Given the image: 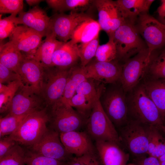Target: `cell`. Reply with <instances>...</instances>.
Wrapping results in <instances>:
<instances>
[{"label":"cell","mask_w":165,"mask_h":165,"mask_svg":"<svg viewBox=\"0 0 165 165\" xmlns=\"http://www.w3.org/2000/svg\"><path fill=\"white\" fill-rule=\"evenodd\" d=\"M127 95L128 119L155 126L162 131L164 119L140 83Z\"/></svg>","instance_id":"obj_1"},{"label":"cell","mask_w":165,"mask_h":165,"mask_svg":"<svg viewBox=\"0 0 165 165\" xmlns=\"http://www.w3.org/2000/svg\"><path fill=\"white\" fill-rule=\"evenodd\" d=\"M50 115L48 107L27 115L15 131L9 135L21 145L27 148L36 143L48 128Z\"/></svg>","instance_id":"obj_2"},{"label":"cell","mask_w":165,"mask_h":165,"mask_svg":"<svg viewBox=\"0 0 165 165\" xmlns=\"http://www.w3.org/2000/svg\"><path fill=\"white\" fill-rule=\"evenodd\" d=\"M104 87L100 91L93 104L90 115L86 123L87 133L96 141H111L119 145V134L101 106L100 98Z\"/></svg>","instance_id":"obj_3"},{"label":"cell","mask_w":165,"mask_h":165,"mask_svg":"<svg viewBox=\"0 0 165 165\" xmlns=\"http://www.w3.org/2000/svg\"><path fill=\"white\" fill-rule=\"evenodd\" d=\"M152 126L128 119L120 128V142L133 155L139 156L147 154Z\"/></svg>","instance_id":"obj_4"},{"label":"cell","mask_w":165,"mask_h":165,"mask_svg":"<svg viewBox=\"0 0 165 165\" xmlns=\"http://www.w3.org/2000/svg\"><path fill=\"white\" fill-rule=\"evenodd\" d=\"M139 35L134 24L128 22L123 23L114 31L111 36L116 46L117 58L125 62L147 48H145Z\"/></svg>","instance_id":"obj_5"},{"label":"cell","mask_w":165,"mask_h":165,"mask_svg":"<svg viewBox=\"0 0 165 165\" xmlns=\"http://www.w3.org/2000/svg\"><path fill=\"white\" fill-rule=\"evenodd\" d=\"M48 109L49 127L59 134L78 131L86 124V118L68 104L58 102Z\"/></svg>","instance_id":"obj_6"},{"label":"cell","mask_w":165,"mask_h":165,"mask_svg":"<svg viewBox=\"0 0 165 165\" xmlns=\"http://www.w3.org/2000/svg\"><path fill=\"white\" fill-rule=\"evenodd\" d=\"M152 56L147 48L126 61L122 65L119 82L126 93L137 86L145 77Z\"/></svg>","instance_id":"obj_7"},{"label":"cell","mask_w":165,"mask_h":165,"mask_svg":"<svg viewBox=\"0 0 165 165\" xmlns=\"http://www.w3.org/2000/svg\"><path fill=\"white\" fill-rule=\"evenodd\" d=\"M104 92L102 100L100 99L102 108L114 126L121 128L128 120L127 93L121 84Z\"/></svg>","instance_id":"obj_8"},{"label":"cell","mask_w":165,"mask_h":165,"mask_svg":"<svg viewBox=\"0 0 165 165\" xmlns=\"http://www.w3.org/2000/svg\"><path fill=\"white\" fill-rule=\"evenodd\" d=\"M70 69H62L55 67L45 68L41 96L48 108L56 104L62 97Z\"/></svg>","instance_id":"obj_9"},{"label":"cell","mask_w":165,"mask_h":165,"mask_svg":"<svg viewBox=\"0 0 165 165\" xmlns=\"http://www.w3.org/2000/svg\"><path fill=\"white\" fill-rule=\"evenodd\" d=\"M135 26L144 39L149 53L165 45V24L147 13L140 14Z\"/></svg>","instance_id":"obj_10"},{"label":"cell","mask_w":165,"mask_h":165,"mask_svg":"<svg viewBox=\"0 0 165 165\" xmlns=\"http://www.w3.org/2000/svg\"><path fill=\"white\" fill-rule=\"evenodd\" d=\"M27 148L39 155L62 161L73 158L61 142L59 134L49 127L36 143Z\"/></svg>","instance_id":"obj_11"},{"label":"cell","mask_w":165,"mask_h":165,"mask_svg":"<svg viewBox=\"0 0 165 165\" xmlns=\"http://www.w3.org/2000/svg\"><path fill=\"white\" fill-rule=\"evenodd\" d=\"M91 18L83 12H71L69 14L56 13L50 18V31L58 40L67 42L71 39L76 29L82 23Z\"/></svg>","instance_id":"obj_12"},{"label":"cell","mask_w":165,"mask_h":165,"mask_svg":"<svg viewBox=\"0 0 165 165\" xmlns=\"http://www.w3.org/2000/svg\"><path fill=\"white\" fill-rule=\"evenodd\" d=\"M23 56L17 73L20 77L21 86L41 96L45 68L35 60Z\"/></svg>","instance_id":"obj_13"},{"label":"cell","mask_w":165,"mask_h":165,"mask_svg":"<svg viewBox=\"0 0 165 165\" xmlns=\"http://www.w3.org/2000/svg\"><path fill=\"white\" fill-rule=\"evenodd\" d=\"M87 79H92L105 83L114 84L119 81L122 65L116 61H98L88 64L83 67Z\"/></svg>","instance_id":"obj_14"},{"label":"cell","mask_w":165,"mask_h":165,"mask_svg":"<svg viewBox=\"0 0 165 165\" xmlns=\"http://www.w3.org/2000/svg\"><path fill=\"white\" fill-rule=\"evenodd\" d=\"M46 106L40 96L21 86L14 96L8 114L21 116L28 114Z\"/></svg>","instance_id":"obj_15"},{"label":"cell","mask_w":165,"mask_h":165,"mask_svg":"<svg viewBox=\"0 0 165 165\" xmlns=\"http://www.w3.org/2000/svg\"><path fill=\"white\" fill-rule=\"evenodd\" d=\"M43 37L34 30L22 25L17 26L9 38V41L24 56L30 57L40 46Z\"/></svg>","instance_id":"obj_16"},{"label":"cell","mask_w":165,"mask_h":165,"mask_svg":"<svg viewBox=\"0 0 165 165\" xmlns=\"http://www.w3.org/2000/svg\"><path fill=\"white\" fill-rule=\"evenodd\" d=\"M62 144L70 154L80 157L95 153L90 137L87 132L73 131L59 134Z\"/></svg>","instance_id":"obj_17"},{"label":"cell","mask_w":165,"mask_h":165,"mask_svg":"<svg viewBox=\"0 0 165 165\" xmlns=\"http://www.w3.org/2000/svg\"><path fill=\"white\" fill-rule=\"evenodd\" d=\"M50 18L44 10L36 6L27 12L23 11L19 13L15 22L17 25L27 26L44 37L49 31Z\"/></svg>","instance_id":"obj_18"},{"label":"cell","mask_w":165,"mask_h":165,"mask_svg":"<svg viewBox=\"0 0 165 165\" xmlns=\"http://www.w3.org/2000/svg\"><path fill=\"white\" fill-rule=\"evenodd\" d=\"M95 148L103 165H125L128 156L115 142L95 141Z\"/></svg>","instance_id":"obj_19"},{"label":"cell","mask_w":165,"mask_h":165,"mask_svg":"<svg viewBox=\"0 0 165 165\" xmlns=\"http://www.w3.org/2000/svg\"><path fill=\"white\" fill-rule=\"evenodd\" d=\"M79 58L78 44L71 40L63 42L55 50L52 59V67L68 69L74 66Z\"/></svg>","instance_id":"obj_20"},{"label":"cell","mask_w":165,"mask_h":165,"mask_svg":"<svg viewBox=\"0 0 165 165\" xmlns=\"http://www.w3.org/2000/svg\"><path fill=\"white\" fill-rule=\"evenodd\" d=\"M153 0H118L115 1L120 13L127 22L134 24L141 14L148 11Z\"/></svg>","instance_id":"obj_21"},{"label":"cell","mask_w":165,"mask_h":165,"mask_svg":"<svg viewBox=\"0 0 165 165\" xmlns=\"http://www.w3.org/2000/svg\"><path fill=\"white\" fill-rule=\"evenodd\" d=\"M41 44L31 57L38 62L44 68L52 67V59L56 49L63 42L57 38L56 36L49 31Z\"/></svg>","instance_id":"obj_22"},{"label":"cell","mask_w":165,"mask_h":165,"mask_svg":"<svg viewBox=\"0 0 165 165\" xmlns=\"http://www.w3.org/2000/svg\"><path fill=\"white\" fill-rule=\"evenodd\" d=\"M142 83L147 95L155 104L164 119L165 80L147 78Z\"/></svg>","instance_id":"obj_23"},{"label":"cell","mask_w":165,"mask_h":165,"mask_svg":"<svg viewBox=\"0 0 165 165\" xmlns=\"http://www.w3.org/2000/svg\"><path fill=\"white\" fill-rule=\"evenodd\" d=\"M101 30L98 22L90 18L82 23L76 29L71 40L77 44L89 42L99 36Z\"/></svg>","instance_id":"obj_24"},{"label":"cell","mask_w":165,"mask_h":165,"mask_svg":"<svg viewBox=\"0 0 165 165\" xmlns=\"http://www.w3.org/2000/svg\"><path fill=\"white\" fill-rule=\"evenodd\" d=\"M86 79L83 67L74 66L71 68L63 94L58 102L68 104L69 101L76 94L79 85Z\"/></svg>","instance_id":"obj_25"},{"label":"cell","mask_w":165,"mask_h":165,"mask_svg":"<svg viewBox=\"0 0 165 165\" xmlns=\"http://www.w3.org/2000/svg\"><path fill=\"white\" fill-rule=\"evenodd\" d=\"M23 57L22 53L10 41L0 46V63L16 73Z\"/></svg>","instance_id":"obj_26"},{"label":"cell","mask_w":165,"mask_h":165,"mask_svg":"<svg viewBox=\"0 0 165 165\" xmlns=\"http://www.w3.org/2000/svg\"><path fill=\"white\" fill-rule=\"evenodd\" d=\"M91 0H46L49 7L55 12L60 13L68 11L78 12L87 9L94 3Z\"/></svg>","instance_id":"obj_27"},{"label":"cell","mask_w":165,"mask_h":165,"mask_svg":"<svg viewBox=\"0 0 165 165\" xmlns=\"http://www.w3.org/2000/svg\"><path fill=\"white\" fill-rule=\"evenodd\" d=\"M110 0H96L94 4L98 13V22L101 30L105 31L109 36L110 28Z\"/></svg>","instance_id":"obj_28"},{"label":"cell","mask_w":165,"mask_h":165,"mask_svg":"<svg viewBox=\"0 0 165 165\" xmlns=\"http://www.w3.org/2000/svg\"><path fill=\"white\" fill-rule=\"evenodd\" d=\"M146 75L148 78L165 79V49L158 55H152Z\"/></svg>","instance_id":"obj_29"},{"label":"cell","mask_w":165,"mask_h":165,"mask_svg":"<svg viewBox=\"0 0 165 165\" xmlns=\"http://www.w3.org/2000/svg\"><path fill=\"white\" fill-rule=\"evenodd\" d=\"M28 114L17 116L8 113L3 117H1L0 138L9 136L14 133L22 120Z\"/></svg>","instance_id":"obj_30"},{"label":"cell","mask_w":165,"mask_h":165,"mask_svg":"<svg viewBox=\"0 0 165 165\" xmlns=\"http://www.w3.org/2000/svg\"><path fill=\"white\" fill-rule=\"evenodd\" d=\"M99 45V36L89 42L78 45L82 67L86 66L95 57Z\"/></svg>","instance_id":"obj_31"},{"label":"cell","mask_w":165,"mask_h":165,"mask_svg":"<svg viewBox=\"0 0 165 165\" xmlns=\"http://www.w3.org/2000/svg\"><path fill=\"white\" fill-rule=\"evenodd\" d=\"M7 88L4 92L0 93V112L1 113L9 112L12 100L20 87L21 82L18 80L8 84Z\"/></svg>","instance_id":"obj_32"},{"label":"cell","mask_w":165,"mask_h":165,"mask_svg":"<svg viewBox=\"0 0 165 165\" xmlns=\"http://www.w3.org/2000/svg\"><path fill=\"white\" fill-rule=\"evenodd\" d=\"M25 149L17 144L0 159V165H26Z\"/></svg>","instance_id":"obj_33"},{"label":"cell","mask_w":165,"mask_h":165,"mask_svg":"<svg viewBox=\"0 0 165 165\" xmlns=\"http://www.w3.org/2000/svg\"><path fill=\"white\" fill-rule=\"evenodd\" d=\"M109 40L106 43L99 45L95 56L96 61L110 62L117 58V52L112 36L109 37Z\"/></svg>","instance_id":"obj_34"},{"label":"cell","mask_w":165,"mask_h":165,"mask_svg":"<svg viewBox=\"0 0 165 165\" xmlns=\"http://www.w3.org/2000/svg\"><path fill=\"white\" fill-rule=\"evenodd\" d=\"M94 101H91L82 95L76 94L69 101L68 104L72 107L75 108L85 118L87 117L88 118Z\"/></svg>","instance_id":"obj_35"},{"label":"cell","mask_w":165,"mask_h":165,"mask_svg":"<svg viewBox=\"0 0 165 165\" xmlns=\"http://www.w3.org/2000/svg\"><path fill=\"white\" fill-rule=\"evenodd\" d=\"M25 162L26 165H64L65 163L39 155L28 148L25 149Z\"/></svg>","instance_id":"obj_36"},{"label":"cell","mask_w":165,"mask_h":165,"mask_svg":"<svg viewBox=\"0 0 165 165\" xmlns=\"http://www.w3.org/2000/svg\"><path fill=\"white\" fill-rule=\"evenodd\" d=\"M93 80L92 79H86L82 82L78 87L76 94L82 95L94 102L104 86L101 85L97 89Z\"/></svg>","instance_id":"obj_37"},{"label":"cell","mask_w":165,"mask_h":165,"mask_svg":"<svg viewBox=\"0 0 165 165\" xmlns=\"http://www.w3.org/2000/svg\"><path fill=\"white\" fill-rule=\"evenodd\" d=\"M17 14H12L0 20V39L2 40L12 35L18 25L15 22Z\"/></svg>","instance_id":"obj_38"},{"label":"cell","mask_w":165,"mask_h":165,"mask_svg":"<svg viewBox=\"0 0 165 165\" xmlns=\"http://www.w3.org/2000/svg\"><path fill=\"white\" fill-rule=\"evenodd\" d=\"M23 1L22 0H0L1 14H19L23 11Z\"/></svg>","instance_id":"obj_39"},{"label":"cell","mask_w":165,"mask_h":165,"mask_svg":"<svg viewBox=\"0 0 165 165\" xmlns=\"http://www.w3.org/2000/svg\"><path fill=\"white\" fill-rule=\"evenodd\" d=\"M110 34L112 35L114 31L121 25L127 22L123 17L115 3L111 0L110 6Z\"/></svg>","instance_id":"obj_40"},{"label":"cell","mask_w":165,"mask_h":165,"mask_svg":"<svg viewBox=\"0 0 165 165\" xmlns=\"http://www.w3.org/2000/svg\"><path fill=\"white\" fill-rule=\"evenodd\" d=\"M20 80L18 75L0 63V83H9Z\"/></svg>","instance_id":"obj_41"},{"label":"cell","mask_w":165,"mask_h":165,"mask_svg":"<svg viewBox=\"0 0 165 165\" xmlns=\"http://www.w3.org/2000/svg\"><path fill=\"white\" fill-rule=\"evenodd\" d=\"M18 143L9 136H6L0 139V159L6 155Z\"/></svg>","instance_id":"obj_42"},{"label":"cell","mask_w":165,"mask_h":165,"mask_svg":"<svg viewBox=\"0 0 165 165\" xmlns=\"http://www.w3.org/2000/svg\"><path fill=\"white\" fill-rule=\"evenodd\" d=\"M77 157L83 165H101L95 153L87 154Z\"/></svg>","instance_id":"obj_43"},{"label":"cell","mask_w":165,"mask_h":165,"mask_svg":"<svg viewBox=\"0 0 165 165\" xmlns=\"http://www.w3.org/2000/svg\"><path fill=\"white\" fill-rule=\"evenodd\" d=\"M138 165H160L158 158L149 156L141 158L138 162Z\"/></svg>","instance_id":"obj_44"},{"label":"cell","mask_w":165,"mask_h":165,"mask_svg":"<svg viewBox=\"0 0 165 165\" xmlns=\"http://www.w3.org/2000/svg\"><path fill=\"white\" fill-rule=\"evenodd\" d=\"M161 4L157 9V12L159 16L163 19H165V0L161 1Z\"/></svg>","instance_id":"obj_45"},{"label":"cell","mask_w":165,"mask_h":165,"mask_svg":"<svg viewBox=\"0 0 165 165\" xmlns=\"http://www.w3.org/2000/svg\"><path fill=\"white\" fill-rule=\"evenodd\" d=\"M64 165H83L76 157L72 158L65 162Z\"/></svg>","instance_id":"obj_46"},{"label":"cell","mask_w":165,"mask_h":165,"mask_svg":"<svg viewBox=\"0 0 165 165\" xmlns=\"http://www.w3.org/2000/svg\"><path fill=\"white\" fill-rule=\"evenodd\" d=\"M26 2L30 6L33 7L38 6V5L43 1L41 0H26Z\"/></svg>","instance_id":"obj_47"},{"label":"cell","mask_w":165,"mask_h":165,"mask_svg":"<svg viewBox=\"0 0 165 165\" xmlns=\"http://www.w3.org/2000/svg\"><path fill=\"white\" fill-rule=\"evenodd\" d=\"M7 88V85H5L4 84L0 83V93L5 91Z\"/></svg>","instance_id":"obj_48"},{"label":"cell","mask_w":165,"mask_h":165,"mask_svg":"<svg viewBox=\"0 0 165 165\" xmlns=\"http://www.w3.org/2000/svg\"><path fill=\"white\" fill-rule=\"evenodd\" d=\"M158 159L160 162H165V153L160 156L158 158Z\"/></svg>","instance_id":"obj_49"},{"label":"cell","mask_w":165,"mask_h":165,"mask_svg":"<svg viewBox=\"0 0 165 165\" xmlns=\"http://www.w3.org/2000/svg\"><path fill=\"white\" fill-rule=\"evenodd\" d=\"M162 132L163 133V134H164L165 135V123L164 124V126H163V129H162Z\"/></svg>","instance_id":"obj_50"},{"label":"cell","mask_w":165,"mask_h":165,"mask_svg":"<svg viewBox=\"0 0 165 165\" xmlns=\"http://www.w3.org/2000/svg\"><path fill=\"white\" fill-rule=\"evenodd\" d=\"M160 165H165V161L160 162Z\"/></svg>","instance_id":"obj_51"},{"label":"cell","mask_w":165,"mask_h":165,"mask_svg":"<svg viewBox=\"0 0 165 165\" xmlns=\"http://www.w3.org/2000/svg\"><path fill=\"white\" fill-rule=\"evenodd\" d=\"M163 23L165 24V19H163Z\"/></svg>","instance_id":"obj_52"},{"label":"cell","mask_w":165,"mask_h":165,"mask_svg":"<svg viewBox=\"0 0 165 165\" xmlns=\"http://www.w3.org/2000/svg\"><path fill=\"white\" fill-rule=\"evenodd\" d=\"M164 79L165 80V79Z\"/></svg>","instance_id":"obj_53"}]
</instances>
